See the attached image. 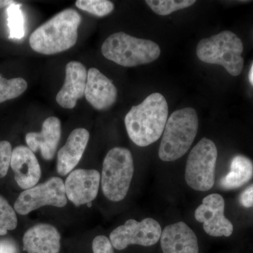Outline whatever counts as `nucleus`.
I'll return each instance as SVG.
<instances>
[{"mask_svg":"<svg viewBox=\"0 0 253 253\" xmlns=\"http://www.w3.org/2000/svg\"><path fill=\"white\" fill-rule=\"evenodd\" d=\"M168 119L167 101L162 94L156 92L131 107L125 118V125L131 140L145 147L163 135Z\"/></svg>","mask_w":253,"mask_h":253,"instance_id":"nucleus-1","label":"nucleus"},{"mask_svg":"<svg viewBox=\"0 0 253 253\" xmlns=\"http://www.w3.org/2000/svg\"><path fill=\"white\" fill-rule=\"evenodd\" d=\"M82 17L76 10L66 9L37 28L30 37L32 49L44 55L59 54L76 44Z\"/></svg>","mask_w":253,"mask_h":253,"instance_id":"nucleus-2","label":"nucleus"},{"mask_svg":"<svg viewBox=\"0 0 253 253\" xmlns=\"http://www.w3.org/2000/svg\"><path fill=\"white\" fill-rule=\"evenodd\" d=\"M199 118L196 110L184 108L171 114L163 131L158 150L160 159L176 161L189 151L197 135Z\"/></svg>","mask_w":253,"mask_h":253,"instance_id":"nucleus-3","label":"nucleus"},{"mask_svg":"<svg viewBox=\"0 0 253 253\" xmlns=\"http://www.w3.org/2000/svg\"><path fill=\"white\" fill-rule=\"evenodd\" d=\"M106 59L124 67H134L157 60L161 48L154 41L141 39L118 32L111 35L101 46Z\"/></svg>","mask_w":253,"mask_h":253,"instance_id":"nucleus-4","label":"nucleus"},{"mask_svg":"<svg viewBox=\"0 0 253 253\" xmlns=\"http://www.w3.org/2000/svg\"><path fill=\"white\" fill-rule=\"evenodd\" d=\"M243 51L242 41L229 31L201 40L196 47V54L201 61L220 65L233 76H239L244 69Z\"/></svg>","mask_w":253,"mask_h":253,"instance_id":"nucleus-5","label":"nucleus"},{"mask_svg":"<svg viewBox=\"0 0 253 253\" xmlns=\"http://www.w3.org/2000/svg\"><path fill=\"white\" fill-rule=\"evenodd\" d=\"M134 162L129 149L115 147L104 158L101 188L104 196L113 202L126 197L134 174Z\"/></svg>","mask_w":253,"mask_h":253,"instance_id":"nucleus-6","label":"nucleus"},{"mask_svg":"<svg viewBox=\"0 0 253 253\" xmlns=\"http://www.w3.org/2000/svg\"><path fill=\"white\" fill-rule=\"evenodd\" d=\"M217 155L215 144L208 138H203L193 148L185 168V180L191 189L207 191L212 188Z\"/></svg>","mask_w":253,"mask_h":253,"instance_id":"nucleus-7","label":"nucleus"},{"mask_svg":"<svg viewBox=\"0 0 253 253\" xmlns=\"http://www.w3.org/2000/svg\"><path fill=\"white\" fill-rule=\"evenodd\" d=\"M67 204L64 183L59 177H51L46 182L24 190L16 199L14 210L26 215L43 206L63 208Z\"/></svg>","mask_w":253,"mask_h":253,"instance_id":"nucleus-8","label":"nucleus"},{"mask_svg":"<svg viewBox=\"0 0 253 253\" xmlns=\"http://www.w3.org/2000/svg\"><path fill=\"white\" fill-rule=\"evenodd\" d=\"M161 225L152 218H145L141 221L130 219L115 229L109 239L115 249L122 251L130 245L154 246L161 239Z\"/></svg>","mask_w":253,"mask_h":253,"instance_id":"nucleus-9","label":"nucleus"},{"mask_svg":"<svg viewBox=\"0 0 253 253\" xmlns=\"http://www.w3.org/2000/svg\"><path fill=\"white\" fill-rule=\"evenodd\" d=\"M225 202L221 195H208L202 204L196 208L195 218L203 223L206 234L214 237H229L234 231V226L224 216Z\"/></svg>","mask_w":253,"mask_h":253,"instance_id":"nucleus-10","label":"nucleus"},{"mask_svg":"<svg viewBox=\"0 0 253 253\" xmlns=\"http://www.w3.org/2000/svg\"><path fill=\"white\" fill-rule=\"evenodd\" d=\"M100 181L99 172L95 169L73 170L64 183L66 197L77 207L89 204L97 196Z\"/></svg>","mask_w":253,"mask_h":253,"instance_id":"nucleus-11","label":"nucleus"},{"mask_svg":"<svg viewBox=\"0 0 253 253\" xmlns=\"http://www.w3.org/2000/svg\"><path fill=\"white\" fill-rule=\"evenodd\" d=\"M86 81L85 66L77 61L68 62L66 66L64 84L56 96L58 104L63 109H74L78 100L84 96Z\"/></svg>","mask_w":253,"mask_h":253,"instance_id":"nucleus-12","label":"nucleus"},{"mask_svg":"<svg viewBox=\"0 0 253 253\" xmlns=\"http://www.w3.org/2000/svg\"><path fill=\"white\" fill-rule=\"evenodd\" d=\"M86 101L98 111L110 109L116 103L118 90L113 81L97 68L87 71L85 92Z\"/></svg>","mask_w":253,"mask_h":253,"instance_id":"nucleus-13","label":"nucleus"},{"mask_svg":"<svg viewBox=\"0 0 253 253\" xmlns=\"http://www.w3.org/2000/svg\"><path fill=\"white\" fill-rule=\"evenodd\" d=\"M10 166L14 171L15 180L21 189H31L41 179L39 162L28 146H18L13 149Z\"/></svg>","mask_w":253,"mask_h":253,"instance_id":"nucleus-14","label":"nucleus"},{"mask_svg":"<svg viewBox=\"0 0 253 253\" xmlns=\"http://www.w3.org/2000/svg\"><path fill=\"white\" fill-rule=\"evenodd\" d=\"M61 136V125L59 118L51 116L42 123L41 132H29L26 134L28 147L33 153L41 151L46 161L54 158Z\"/></svg>","mask_w":253,"mask_h":253,"instance_id":"nucleus-15","label":"nucleus"},{"mask_svg":"<svg viewBox=\"0 0 253 253\" xmlns=\"http://www.w3.org/2000/svg\"><path fill=\"white\" fill-rule=\"evenodd\" d=\"M160 241L163 253H199L197 237L183 221L165 227Z\"/></svg>","mask_w":253,"mask_h":253,"instance_id":"nucleus-16","label":"nucleus"},{"mask_svg":"<svg viewBox=\"0 0 253 253\" xmlns=\"http://www.w3.org/2000/svg\"><path fill=\"white\" fill-rule=\"evenodd\" d=\"M23 244V250L28 253H59L61 235L51 224H37L25 233Z\"/></svg>","mask_w":253,"mask_h":253,"instance_id":"nucleus-17","label":"nucleus"},{"mask_svg":"<svg viewBox=\"0 0 253 253\" xmlns=\"http://www.w3.org/2000/svg\"><path fill=\"white\" fill-rule=\"evenodd\" d=\"M89 132L84 128L75 129L68 136L66 144L57 154V172L66 176L77 166L81 161L88 141Z\"/></svg>","mask_w":253,"mask_h":253,"instance_id":"nucleus-18","label":"nucleus"},{"mask_svg":"<svg viewBox=\"0 0 253 253\" xmlns=\"http://www.w3.org/2000/svg\"><path fill=\"white\" fill-rule=\"evenodd\" d=\"M253 176V163L249 158L241 155L234 156L231 160L230 171L219 181L224 189H234L244 186Z\"/></svg>","mask_w":253,"mask_h":253,"instance_id":"nucleus-19","label":"nucleus"},{"mask_svg":"<svg viewBox=\"0 0 253 253\" xmlns=\"http://www.w3.org/2000/svg\"><path fill=\"white\" fill-rule=\"evenodd\" d=\"M21 6L22 4L15 1L6 8L10 39H22L25 36L24 16Z\"/></svg>","mask_w":253,"mask_h":253,"instance_id":"nucleus-20","label":"nucleus"},{"mask_svg":"<svg viewBox=\"0 0 253 253\" xmlns=\"http://www.w3.org/2000/svg\"><path fill=\"white\" fill-rule=\"evenodd\" d=\"M27 87V82L22 78L7 80L0 76V104L18 97Z\"/></svg>","mask_w":253,"mask_h":253,"instance_id":"nucleus-21","label":"nucleus"},{"mask_svg":"<svg viewBox=\"0 0 253 253\" xmlns=\"http://www.w3.org/2000/svg\"><path fill=\"white\" fill-rule=\"evenodd\" d=\"M146 4L151 8L156 14L161 16H167L179 11V10L186 9L192 6L196 1L194 0H147Z\"/></svg>","mask_w":253,"mask_h":253,"instance_id":"nucleus-22","label":"nucleus"},{"mask_svg":"<svg viewBox=\"0 0 253 253\" xmlns=\"http://www.w3.org/2000/svg\"><path fill=\"white\" fill-rule=\"evenodd\" d=\"M76 6L98 17L107 16L114 10V4L108 0H78Z\"/></svg>","mask_w":253,"mask_h":253,"instance_id":"nucleus-23","label":"nucleus"},{"mask_svg":"<svg viewBox=\"0 0 253 253\" xmlns=\"http://www.w3.org/2000/svg\"><path fill=\"white\" fill-rule=\"evenodd\" d=\"M17 224L16 211L0 195V236L6 235L8 231L14 230Z\"/></svg>","mask_w":253,"mask_h":253,"instance_id":"nucleus-24","label":"nucleus"},{"mask_svg":"<svg viewBox=\"0 0 253 253\" xmlns=\"http://www.w3.org/2000/svg\"><path fill=\"white\" fill-rule=\"evenodd\" d=\"M11 144L7 141H0V178L7 174L12 155Z\"/></svg>","mask_w":253,"mask_h":253,"instance_id":"nucleus-25","label":"nucleus"},{"mask_svg":"<svg viewBox=\"0 0 253 253\" xmlns=\"http://www.w3.org/2000/svg\"><path fill=\"white\" fill-rule=\"evenodd\" d=\"M110 239L105 236H98L94 238L92 243L94 253H114Z\"/></svg>","mask_w":253,"mask_h":253,"instance_id":"nucleus-26","label":"nucleus"},{"mask_svg":"<svg viewBox=\"0 0 253 253\" xmlns=\"http://www.w3.org/2000/svg\"><path fill=\"white\" fill-rule=\"evenodd\" d=\"M239 202L244 208H253V184L241 193L240 195Z\"/></svg>","mask_w":253,"mask_h":253,"instance_id":"nucleus-27","label":"nucleus"},{"mask_svg":"<svg viewBox=\"0 0 253 253\" xmlns=\"http://www.w3.org/2000/svg\"><path fill=\"white\" fill-rule=\"evenodd\" d=\"M0 253H18L17 246L12 240H0Z\"/></svg>","mask_w":253,"mask_h":253,"instance_id":"nucleus-28","label":"nucleus"},{"mask_svg":"<svg viewBox=\"0 0 253 253\" xmlns=\"http://www.w3.org/2000/svg\"><path fill=\"white\" fill-rule=\"evenodd\" d=\"M14 2V1H11V0H0V9L7 8L8 6Z\"/></svg>","mask_w":253,"mask_h":253,"instance_id":"nucleus-29","label":"nucleus"},{"mask_svg":"<svg viewBox=\"0 0 253 253\" xmlns=\"http://www.w3.org/2000/svg\"><path fill=\"white\" fill-rule=\"evenodd\" d=\"M249 79L250 83L253 86V63L252 66H251V70H250Z\"/></svg>","mask_w":253,"mask_h":253,"instance_id":"nucleus-30","label":"nucleus"},{"mask_svg":"<svg viewBox=\"0 0 253 253\" xmlns=\"http://www.w3.org/2000/svg\"><path fill=\"white\" fill-rule=\"evenodd\" d=\"M87 206H88V207H89H89H91V203H89V204H87Z\"/></svg>","mask_w":253,"mask_h":253,"instance_id":"nucleus-31","label":"nucleus"}]
</instances>
